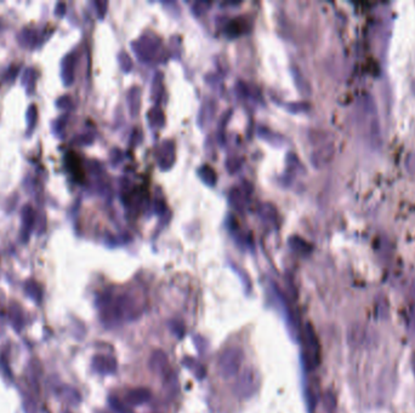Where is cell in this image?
<instances>
[{
    "mask_svg": "<svg viewBox=\"0 0 415 413\" xmlns=\"http://www.w3.org/2000/svg\"><path fill=\"white\" fill-rule=\"evenodd\" d=\"M244 359V353L239 348H227L223 350L217 361V370L223 378H231L239 372Z\"/></svg>",
    "mask_w": 415,
    "mask_h": 413,
    "instance_id": "obj_1",
    "label": "cell"
},
{
    "mask_svg": "<svg viewBox=\"0 0 415 413\" xmlns=\"http://www.w3.org/2000/svg\"><path fill=\"white\" fill-rule=\"evenodd\" d=\"M258 385V374L252 368H248L238 377L237 382H235L234 391L240 397H250L255 394Z\"/></svg>",
    "mask_w": 415,
    "mask_h": 413,
    "instance_id": "obj_2",
    "label": "cell"
},
{
    "mask_svg": "<svg viewBox=\"0 0 415 413\" xmlns=\"http://www.w3.org/2000/svg\"><path fill=\"white\" fill-rule=\"evenodd\" d=\"M305 342L306 348H307V356H306L307 365L310 368H313L319 362V343L316 332L312 329L310 324L305 329Z\"/></svg>",
    "mask_w": 415,
    "mask_h": 413,
    "instance_id": "obj_3",
    "label": "cell"
},
{
    "mask_svg": "<svg viewBox=\"0 0 415 413\" xmlns=\"http://www.w3.org/2000/svg\"><path fill=\"white\" fill-rule=\"evenodd\" d=\"M149 367L155 374L161 377V378H169L170 376V365L169 359L167 354L163 350H155L152 354L151 360H149Z\"/></svg>",
    "mask_w": 415,
    "mask_h": 413,
    "instance_id": "obj_4",
    "label": "cell"
},
{
    "mask_svg": "<svg viewBox=\"0 0 415 413\" xmlns=\"http://www.w3.org/2000/svg\"><path fill=\"white\" fill-rule=\"evenodd\" d=\"M151 397V391L147 388H136L129 391L125 396V401L131 406L143 405Z\"/></svg>",
    "mask_w": 415,
    "mask_h": 413,
    "instance_id": "obj_5",
    "label": "cell"
},
{
    "mask_svg": "<svg viewBox=\"0 0 415 413\" xmlns=\"http://www.w3.org/2000/svg\"><path fill=\"white\" fill-rule=\"evenodd\" d=\"M182 362H184V365L186 366V367L194 374V376H196V378L203 379L205 377V374H207V371H205L204 366H203L201 362L197 361L196 359L185 358Z\"/></svg>",
    "mask_w": 415,
    "mask_h": 413,
    "instance_id": "obj_6",
    "label": "cell"
},
{
    "mask_svg": "<svg viewBox=\"0 0 415 413\" xmlns=\"http://www.w3.org/2000/svg\"><path fill=\"white\" fill-rule=\"evenodd\" d=\"M95 366L97 367V370L101 371V372L113 373L117 368V362L113 358L100 356V358L95 359Z\"/></svg>",
    "mask_w": 415,
    "mask_h": 413,
    "instance_id": "obj_7",
    "label": "cell"
},
{
    "mask_svg": "<svg viewBox=\"0 0 415 413\" xmlns=\"http://www.w3.org/2000/svg\"><path fill=\"white\" fill-rule=\"evenodd\" d=\"M23 226L25 228H32L33 226V210L31 206H26L23 209Z\"/></svg>",
    "mask_w": 415,
    "mask_h": 413,
    "instance_id": "obj_8",
    "label": "cell"
},
{
    "mask_svg": "<svg viewBox=\"0 0 415 413\" xmlns=\"http://www.w3.org/2000/svg\"><path fill=\"white\" fill-rule=\"evenodd\" d=\"M112 401H113V402H112V405H113V407L117 409V411H119V413H129L128 408H126L125 406H123L122 403L118 402L117 400H112Z\"/></svg>",
    "mask_w": 415,
    "mask_h": 413,
    "instance_id": "obj_9",
    "label": "cell"
},
{
    "mask_svg": "<svg viewBox=\"0 0 415 413\" xmlns=\"http://www.w3.org/2000/svg\"><path fill=\"white\" fill-rule=\"evenodd\" d=\"M28 117H29V120H31V122H29V126H31V129H32L34 126V123H35V108H34V106H32L31 109H29Z\"/></svg>",
    "mask_w": 415,
    "mask_h": 413,
    "instance_id": "obj_10",
    "label": "cell"
},
{
    "mask_svg": "<svg viewBox=\"0 0 415 413\" xmlns=\"http://www.w3.org/2000/svg\"><path fill=\"white\" fill-rule=\"evenodd\" d=\"M413 370H414V373H415V355L413 356Z\"/></svg>",
    "mask_w": 415,
    "mask_h": 413,
    "instance_id": "obj_11",
    "label": "cell"
}]
</instances>
